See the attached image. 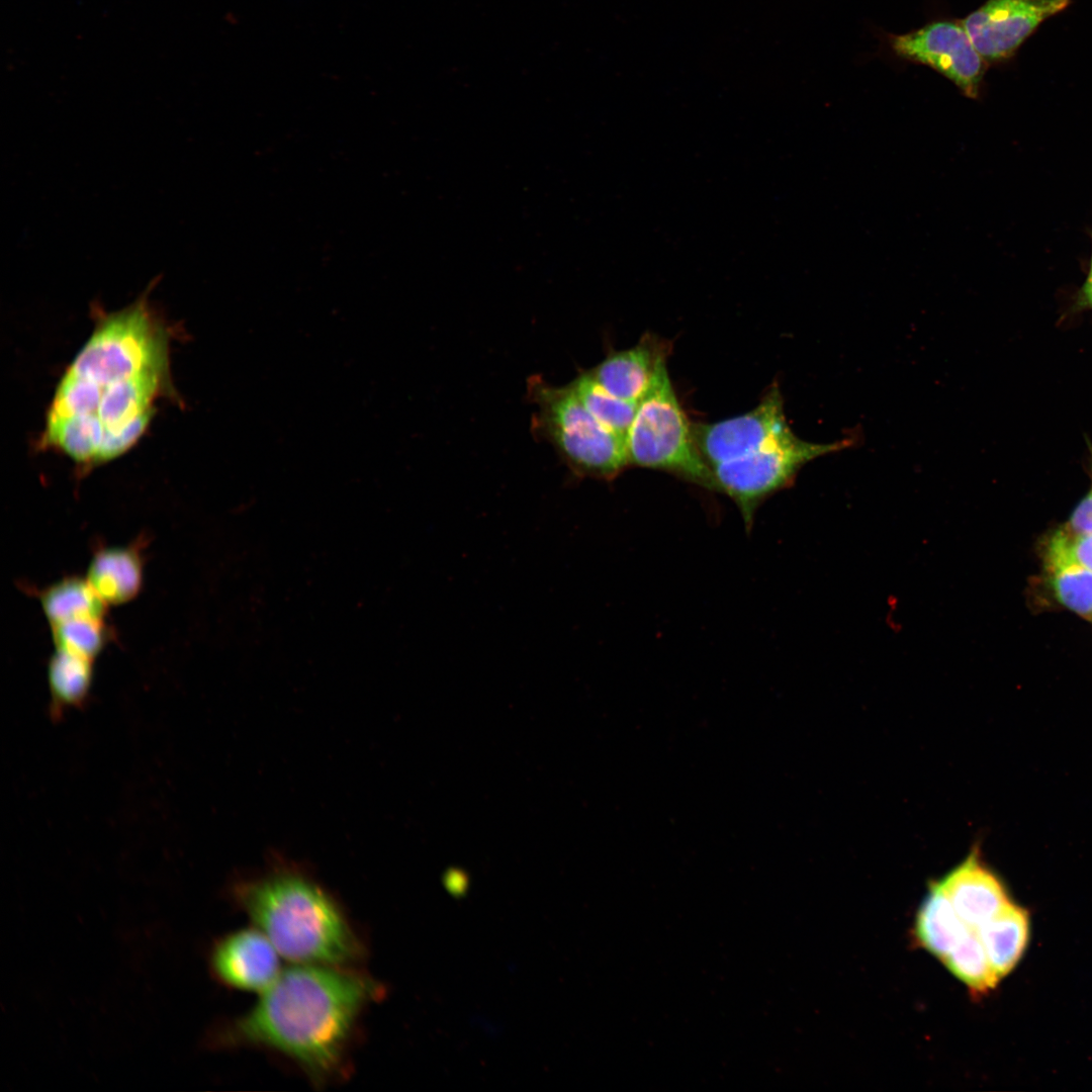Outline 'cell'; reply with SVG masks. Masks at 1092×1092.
<instances>
[{"mask_svg": "<svg viewBox=\"0 0 1092 1092\" xmlns=\"http://www.w3.org/2000/svg\"><path fill=\"white\" fill-rule=\"evenodd\" d=\"M156 282L129 305L97 313L95 328L57 384L39 446L80 470L121 456L173 391L170 330L152 306Z\"/></svg>", "mask_w": 1092, "mask_h": 1092, "instance_id": "obj_1", "label": "cell"}, {"mask_svg": "<svg viewBox=\"0 0 1092 1092\" xmlns=\"http://www.w3.org/2000/svg\"><path fill=\"white\" fill-rule=\"evenodd\" d=\"M382 994L383 987L355 967L293 964L210 1042L276 1053L313 1083L327 1084L346 1075L361 1015Z\"/></svg>", "mask_w": 1092, "mask_h": 1092, "instance_id": "obj_2", "label": "cell"}, {"mask_svg": "<svg viewBox=\"0 0 1092 1092\" xmlns=\"http://www.w3.org/2000/svg\"><path fill=\"white\" fill-rule=\"evenodd\" d=\"M233 897L293 964L355 967L365 945L339 901L307 875L277 868L237 883Z\"/></svg>", "mask_w": 1092, "mask_h": 1092, "instance_id": "obj_3", "label": "cell"}, {"mask_svg": "<svg viewBox=\"0 0 1092 1092\" xmlns=\"http://www.w3.org/2000/svg\"><path fill=\"white\" fill-rule=\"evenodd\" d=\"M528 390L538 407L534 429L574 473L612 479L629 465L626 438L599 422L569 384L553 386L534 376Z\"/></svg>", "mask_w": 1092, "mask_h": 1092, "instance_id": "obj_4", "label": "cell"}, {"mask_svg": "<svg viewBox=\"0 0 1092 1092\" xmlns=\"http://www.w3.org/2000/svg\"><path fill=\"white\" fill-rule=\"evenodd\" d=\"M629 465L659 469L716 490L710 465L701 455L670 381L667 366L638 402L626 435Z\"/></svg>", "mask_w": 1092, "mask_h": 1092, "instance_id": "obj_5", "label": "cell"}, {"mask_svg": "<svg viewBox=\"0 0 1092 1092\" xmlns=\"http://www.w3.org/2000/svg\"><path fill=\"white\" fill-rule=\"evenodd\" d=\"M851 444L850 439L826 444L807 442L791 431L750 454L712 466L716 490L736 504L746 526H750L760 504L789 485L804 464Z\"/></svg>", "mask_w": 1092, "mask_h": 1092, "instance_id": "obj_6", "label": "cell"}, {"mask_svg": "<svg viewBox=\"0 0 1092 1092\" xmlns=\"http://www.w3.org/2000/svg\"><path fill=\"white\" fill-rule=\"evenodd\" d=\"M897 57L926 65L951 81L962 93L978 98L987 63L961 22L939 20L914 31L889 36Z\"/></svg>", "mask_w": 1092, "mask_h": 1092, "instance_id": "obj_7", "label": "cell"}, {"mask_svg": "<svg viewBox=\"0 0 1092 1092\" xmlns=\"http://www.w3.org/2000/svg\"><path fill=\"white\" fill-rule=\"evenodd\" d=\"M1072 0H987L961 20L974 48L987 64L1009 59L1048 18Z\"/></svg>", "mask_w": 1092, "mask_h": 1092, "instance_id": "obj_8", "label": "cell"}, {"mask_svg": "<svg viewBox=\"0 0 1092 1092\" xmlns=\"http://www.w3.org/2000/svg\"><path fill=\"white\" fill-rule=\"evenodd\" d=\"M791 431L778 385L743 415L716 423H692L697 447L710 467L750 454Z\"/></svg>", "mask_w": 1092, "mask_h": 1092, "instance_id": "obj_9", "label": "cell"}, {"mask_svg": "<svg viewBox=\"0 0 1092 1092\" xmlns=\"http://www.w3.org/2000/svg\"><path fill=\"white\" fill-rule=\"evenodd\" d=\"M280 953L257 927L236 930L219 938L210 951V969L228 987L263 992L282 971Z\"/></svg>", "mask_w": 1092, "mask_h": 1092, "instance_id": "obj_10", "label": "cell"}, {"mask_svg": "<svg viewBox=\"0 0 1092 1092\" xmlns=\"http://www.w3.org/2000/svg\"><path fill=\"white\" fill-rule=\"evenodd\" d=\"M670 344L646 334L632 348L607 355L588 374L613 395L638 403L666 366Z\"/></svg>", "mask_w": 1092, "mask_h": 1092, "instance_id": "obj_11", "label": "cell"}, {"mask_svg": "<svg viewBox=\"0 0 1092 1092\" xmlns=\"http://www.w3.org/2000/svg\"><path fill=\"white\" fill-rule=\"evenodd\" d=\"M963 921L977 928L1010 901L1007 891L981 860L978 849L937 881Z\"/></svg>", "mask_w": 1092, "mask_h": 1092, "instance_id": "obj_12", "label": "cell"}, {"mask_svg": "<svg viewBox=\"0 0 1092 1092\" xmlns=\"http://www.w3.org/2000/svg\"><path fill=\"white\" fill-rule=\"evenodd\" d=\"M144 557L138 543L97 549L89 561L86 580L107 606L133 600L143 585Z\"/></svg>", "mask_w": 1092, "mask_h": 1092, "instance_id": "obj_13", "label": "cell"}, {"mask_svg": "<svg viewBox=\"0 0 1092 1092\" xmlns=\"http://www.w3.org/2000/svg\"><path fill=\"white\" fill-rule=\"evenodd\" d=\"M976 929L994 972L999 979L1003 978L1015 968L1026 948L1027 910L1011 901Z\"/></svg>", "mask_w": 1092, "mask_h": 1092, "instance_id": "obj_14", "label": "cell"}, {"mask_svg": "<svg viewBox=\"0 0 1092 1092\" xmlns=\"http://www.w3.org/2000/svg\"><path fill=\"white\" fill-rule=\"evenodd\" d=\"M970 927L938 882H931L914 922V938L919 945L942 962Z\"/></svg>", "mask_w": 1092, "mask_h": 1092, "instance_id": "obj_15", "label": "cell"}, {"mask_svg": "<svg viewBox=\"0 0 1092 1092\" xmlns=\"http://www.w3.org/2000/svg\"><path fill=\"white\" fill-rule=\"evenodd\" d=\"M38 599L51 625L80 619L105 620L107 605L86 578L65 577L42 589Z\"/></svg>", "mask_w": 1092, "mask_h": 1092, "instance_id": "obj_16", "label": "cell"}, {"mask_svg": "<svg viewBox=\"0 0 1092 1092\" xmlns=\"http://www.w3.org/2000/svg\"><path fill=\"white\" fill-rule=\"evenodd\" d=\"M93 660L56 650L49 661L48 679L55 716L66 708L79 707L89 695Z\"/></svg>", "mask_w": 1092, "mask_h": 1092, "instance_id": "obj_17", "label": "cell"}, {"mask_svg": "<svg viewBox=\"0 0 1092 1092\" xmlns=\"http://www.w3.org/2000/svg\"><path fill=\"white\" fill-rule=\"evenodd\" d=\"M941 963L971 990L973 995H986L997 986L1000 980L974 927L968 929Z\"/></svg>", "mask_w": 1092, "mask_h": 1092, "instance_id": "obj_18", "label": "cell"}, {"mask_svg": "<svg viewBox=\"0 0 1092 1092\" xmlns=\"http://www.w3.org/2000/svg\"><path fill=\"white\" fill-rule=\"evenodd\" d=\"M569 385L586 410L599 422L626 438L638 403L613 395L597 382L587 371L580 373Z\"/></svg>", "mask_w": 1092, "mask_h": 1092, "instance_id": "obj_19", "label": "cell"}, {"mask_svg": "<svg viewBox=\"0 0 1092 1092\" xmlns=\"http://www.w3.org/2000/svg\"><path fill=\"white\" fill-rule=\"evenodd\" d=\"M1046 561L1057 599L1065 607L1092 620V570L1050 551Z\"/></svg>", "mask_w": 1092, "mask_h": 1092, "instance_id": "obj_20", "label": "cell"}, {"mask_svg": "<svg viewBox=\"0 0 1092 1092\" xmlns=\"http://www.w3.org/2000/svg\"><path fill=\"white\" fill-rule=\"evenodd\" d=\"M56 650L95 660L105 647L108 629L105 620L80 619L50 626Z\"/></svg>", "mask_w": 1092, "mask_h": 1092, "instance_id": "obj_21", "label": "cell"}, {"mask_svg": "<svg viewBox=\"0 0 1092 1092\" xmlns=\"http://www.w3.org/2000/svg\"><path fill=\"white\" fill-rule=\"evenodd\" d=\"M1048 551L1092 570V534L1071 536L1060 530L1052 538Z\"/></svg>", "mask_w": 1092, "mask_h": 1092, "instance_id": "obj_22", "label": "cell"}, {"mask_svg": "<svg viewBox=\"0 0 1092 1092\" xmlns=\"http://www.w3.org/2000/svg\"><path fill=\"white\" fill-rule=\"evenodd\" d=\"M1063 530L1071 536L1092 534V487L1073 512Z\"/></svg>", "mask_w": 1092, "mask_h": 1092, "instance_id": "obj_23", "label": "cell"}, {"mask_svg": "<svg viewBox=\"0 0 1092 1092\" xmlns=\"http://www.w3.org/2000/svg\"><path fill=\"white\" fill-rule=\"evenodd\" d=\"M1080 303L1092 307V258L1088 277L1081 290Z\"/></svg>", "mask_w": 1092, "mask_h": 1092, "instance_id": "obj_24", "label": "cell"}]
</instances>
